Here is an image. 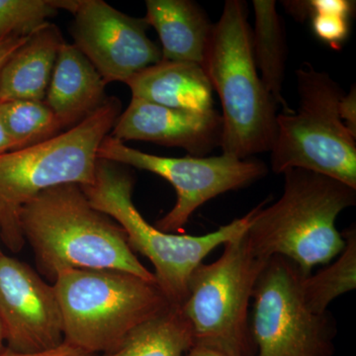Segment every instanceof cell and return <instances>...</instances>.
I'll use <instances>...</instances> for the list:
<instances>
[{
	"label": "cell",
	"instance_id": "cell-1",
	"mask_svg": "<svg viewBox=\"0 0 356 356\" xmlns=\"http://www.w3.org/2000/svg\"><path fill=\"white\" fill-rule=\"evenodd\" d=\"M20 225L39 273L51 282L67 269H108L156 283L120 225L96 210L79 185L42 192L21 210Z\"/></svg>",
	"mask_w": 356,
	"mask_h": 356
},
{
	"label": "cell",
	"instance_id": "cell-2",
	"mask_svg": "<svg viewBox=\"0 0 356 356\" xmlns=\"http://www.w3.org/2000/svg\"><path fill=\"white\" fill-rule=\"evenodd\" d=\"M284 191L277 201L257 206L245 236L255 254L282 257L304 277L318 264H329L346 240L336 222L356 203V189L318 173L291 168L283 173Z\"/></svg>",
	"mask_w": 356,
	"mask_h": 356
},
{
	"label": "cell",
	"instance_id": "cell-3",
	"mask_svg": "<svg viewBox=\"0 0 356 356\" xmlns=\"http://www.w3.org/2000/svg\"><path fill=\"white\" fill-rule=\"evenodd\" d=\"M202 67L221 99L222 154L245 159L270 152L278 107L257 72L245 2H225Z\"/></svg>",
	"mask_w": 356,
	"mask_h": 356
},
{
	"label": "cell",
	"instance_id": "cell-4",
	"mask_svg": "<svg viewBox=\"0 0 356 356\" xmlns=\"http://www.w3.org/2000/svg\"><path fill=\"white\" fill-rule=\"evenodd\" d=\"M122 103L108 97L69 130L31 147L0 154V232L11 252L25 245L22 208L42 192L64 184L86 186L95 179L97 152L120 116Z\"/></svg>",
	"mask_w": 356,
	"mask_h": 356
},
{
	"label": "cell",
	"instance_id": "cell-5",
	"mask_svg": "<svg viewBox=\"0 0 356 356\" xmlns=\"http://www.w3.org/2000/svg\"><path fill=\"white\" fill-rule=\"evenodd\" d=\"M81 187L96 210L120 225L134 254L152 262L159 290L170 305L177 307L186 299L194 269L215 248L245 234L257 210L206 235L168 234L147 222L134 205L133 177L117 163L98 159L95 182Z\"/></svg>",
	"mask_w": 356,
	"mask_h": 356
},
{
	"label": "cell",
	"instance_id": "cell-6",
	"mask_svg": "<svg viewBox=\"0 0 356 356\" xmlns=\"http://www.w3.org/2000/svg\"><path fill=\"white\" fill-rule=\"evenodd\" d=\"M64 341L91 355L112 353L168 306L156 285L123 271L67 269L54 281Z\"/></svg>",
	"mask_w": 356,
	"mask_h": 356
},
{
	"label": "cell",
	"instance_id": "cell-7",
	"mask_svg": "<svg viewBox=\"0 0 356 356\" xmlns=\"http://www.w3.org/2000/svg\"><path fill=\"white\" fill-rule=\"evenodd\" d=\"M298 111L277 114L270 149L273 172L301 168L356 189V137L339 116L346 93L330 74L305 64L296 70Z\"/></svg>",
	"mask_w": 356,
	"mask_h": 356
},
{
	"label": "cell",
	"instance_id": "cell-8",
	"mask_svg": "<svg viewBox=\"0 0 356 356\" xmlns=\"http://www.w3.org/2000/svg\"><path fill=\"white\" fill-rule=\"evenodd\" d=\"M266 261L254 254L245 233L225 243L216 261L194 269L180 307L191 325L194 346L229 356L254 355L248 307Z\"/></svg>",
	"mask_w": 356,
	"mask_h": 356
},
{
	"label": "cell",
	"instance_id": "cell-9",
	"mask_svg": "<svg viewBox=\"0 0 356 356\" xmlns=\"http://www.w3.org/2000/svg\"><path fill=\"white\" fill-rule=\"evenodd\" d=\"M303 277L287 259H267L252 292L254 356L334 355L336 323L329 312L320 315L307 306Z\"/></svg>",
	"mask_w": 356,
	"mask_h": 356
},
{
	"label": "cell",
	"instance_id": "cell-10",
	"mask_svg": "<svg viewBox=\"0 0 356 356\" xmlns=\"http://www.w3.org/2000/svg\"><path fill=\"white\" fill-rule=\"evenodd\" d=\"M97 156L154 173L172 185L177 202L154 226L168 234H184L191 215L211 199L250 186L267 175V166L257 159L225 154L210 158H165L133 149L110 135L103 140Z\"/></svg>",
	"mask_w": 356,
	"mask_h": 356
},
{
	"label": "cell",
	"instance_id": "cell-11",
	"mask_svg": "<svg viewBox=\"0 0 356 356\" xmlns=\"http://www.w3.org/2000/svg\"><path fill=\"white\" fill-rule=\"evenodd\" d=\"M72 14L74 44L105 83H125L161 62V50L147 36L149 26L145 18L129 16L102 0H79Z\"/></svg>",
	"mask_w": 356,
	"mask_h": 356
},
{
	"label": "cell",
	"instance_id": "cell-12",
	"mask_svg": "<svg viewBox=\"0 0 356 356\" xmlns=\"http://www.w3.org/2000/svg\"><path fill=\"white\" fill-rule=\"evenodd\" d=\"M0 322L7 348L20 353L51 350L64 343L57 293L25 262L0 255Z\"/></svg>",
	"mask_w": 356,
	"mask_h": 356
},
{
	"label": "cell",
	"instance_id": "cell-13",
	"mask_svg": "<svg viewBox=\"0 0 356 356\" xmlns=\"http://www.w3.org/2000/svg\"><path fill=\"white\" fill-rule=\"evenodd\" d=\"M222 132V116L215 109L170 108L132 97L110 136L123 143L142 140L179 147L196 158H203L221 146Z\"/></svg>",
	"mask_w": 356,
	"mask_h": 356
},
{
	"label": "cell",
	"instance_id": "cell-14",
	"mask_svg": "<svg viewBox=\"0 0 356 356\" xmlns=\"http://www.w3.org/2000/svg\"><path fill=\"white\" fill-rule=\"evenodd\" d=\"M102 76L74 44L60 47L44 103L65 128H72L106 102Z\"/></svg>",
	"mask_w": 356,
	"mask_h": 356
},
{
	"label": "cell",
	"instance_id": "cell-15",
	"mask_svg": "<svg viewBox=\"0 0 356 356\" xmlns=\"http://www.w3.org/2000/svg\"><path fill=\"white\" fill-rule=\"evenodd\" d=\"M145 20L158 32L161 60L202 67L213 25L191 0H147Z\"/></svg>",
	"mask_w": 356,
	"mask_h": 356
},
{
	"label": "cell",
	"instance_id": "cell-16",
	"mask_svg": "<svg viewBox=\"0 0 356 356\" xmlns=\"http://www.w3.org/2000/svg\"><path fill=\"white\" fill-rule=\"evenodd\" d=\"M132 97L170 108L209 111L213 88L205 70L193 63L163 60L126 81Z\"/></svg>",
	"mask_w": 356,
	"mask_h": 356
},
{
	"label": "cell",
	"instance_id": "cell-17",
	"mask_svg": "<svg viewBox=\"0 0 356 356\" xmlns=\"http://www.w3.org/2000/svg\"><path fill=\"white\" fill-rule=\"evenodd\" d=\"M64 43L60 29L50 22L33 33L0 70V103L44 102Z\"/></svg>",
	"mask_w": 356,
	"mask_h": 356
},
{
	"label": "cell",
	"instance_id": "cell-18",
	"mask_svg": "<svg viewBox=\"0 0 356 356\" xmlns=\"http://www.w3.org/2000/svg\"><path fill=\"white\" fill-rule=\"evenodd\" d=\"M254 29L252 50L261 79L274 102L282 107V113H293L283 96L285 76V37L281 20L273 0H254Z\"/></svg>",
	"mask_w": 356,
	"mask_h": 356
},
{
	"label": "cell",
	"instance_id": "cell-19",
	"mask_svg": "<svg viewBox=\"0 0 356 356\" xmlns=\"http://www.w3.org/2000/svg\"><path fill=\"white\" fill-rule=\"evenodd\" d=\"M193 346L191 325L181 308L170 305L136 327L117 350L102 356H184Z\"/></svg>",
	"mask_w": 356,
	"mask_h": 356
},
{
	"label": "cell",
	"instance_id": "cell-20",
	"mask_svg": "<svg viewBox=\"0 0 356 356\" xmlns=\"http://www.w3.org/2000/svg\"><path fill=\"white\" fill-rule=\"evenodd\" d=\"M343 234L346 245L336 261L302 278L304 301L314 313H327L330 304L341 295L356 288V229L351 226Z\"/></svg>",
	"mask_w": 356,
	"mask_h": 356
},
{
	"label": "cell",
	"instance_id": "cell-21",
	"mask_svg": "<svg viewBox=\"0 0 356 356\" xmlns=\"http://www.w3.org/2000/svg\"><path fill=\"white\" fill-rule=\"evenodd\" d=\"M0 119L17 149L51 139L65 129L44 102L13 100L0 103Z\"/></svg>",
	"mask_w": 356,
	"mask_h": 356
},
{
	"label": "cell",
	"instance_id": "cell-22",
	"mask_svg": "<svg viewBox=\"0 0 356 356\" xmlns=\"http://www.w3.org/2000/svg\"><path fill=\"white\" fill-rule=\"evenodd\" d=\"M60 10V0H0V40L31 36Z\"/></svg>",
	"mask_w": 356,
	"mask_h": 356
},
{
	"label": "cell",
	"instance_id": "cell-23",
	"mask_svg": "<svg viewBox=\"0 0 356 356\" xmlns=\"http://www.w3.org/2000/svg\"><path fill=\"white\" fill-rule=\"evenodd\" d=\"M309 13H314L313 28L323 41L337 48L348 34L346 16L351 4L343 0H316L306 2Z\"/></svg>",
	"mask_w": 356,
	"mask_h": 356
},
{
	"label": "cell",
	"instance_id": "cell-24",
	"mask_svg": "<svg viewBox=\"0 0 356 356\" xmlns=\"http://www.w3.org/2000/svg\"><path fill=\"white\" fill-rule=\"evenodd\" d=\"M0 356H96L91 353H86L81 348H77L72 344L65 343H60L57 348H51V350L41 351V353H20L4 348L0 353Z\"/></svg>",
	"mask_w": 356,
	"mask_h": 356
},
{
	"label": "cell",
	"instance_id": "cell-25",
	"mask_svg": "<svg viewBox=\"0 0 356 356\" xmlns=\"http://www.w3.org/2000/svg\"><path fill=\"white\" fill-rule=\"evenodd\" d=\"M339 116L346 127L356 137V90L351 88L348 95H344L339 103Z\"/></svg>",
	"mask_w": 356,
	"mask_h": 356
},
{
	"label": "cell",
	"instance_id": "cell-26",
	"mask_svg": "<svg viewBox=\"0 0 356 356\" xmlns=\"http://www.w3.org/2000/svg\"><path fill=\"white\" fill-rule=\"evenodd\" d=\"M28 38L29 37H23V38L13 37V38L0 40V70L9 58L27 41Z\"/></svg>",
	"mask_w": 356,
	"mask_h": 356
},
{
	"label": "cell",
	"instance_id": "cell-27",
	"mask_svg": "<svg viewBox=\"0 0 356 356\" xmlns=\"http://www.w3.org/2000/svg\"><path fill=\"white\" fill-rule=\"evenodd\" d=\"M15 149H17V147L11 136L7 132L3 122L0 119V154L15 151Z\"/></svg>",
	"mask_w": 356,
	"mask_h": 356
},
{
	"label": "cell",
	"instance_id": "cell-28",
	"mask_svg": "<svg viewBox=\"0 0 356 356\" xmlns=\"http://www.w3.org/2000/svg\"><path fill=\"white\" fill-rule=\"evenodd\" d=\"M184 356H229L212 348H204L200 346H193L187 351Z\"/></svg>",
	"mask_w": 356,
	"mask_h": 356
},
{
	"label": "cell",
	"instance_id": "cell-29",
	"mask_svg": "<svg viewBox=\"0 0 356 356\" xmlns=\"http://www.w3.org/2000/svg\"><path fill=\"white\" fill-rule=\"evenodd\" d=\"M4 341H6V339H4L3 327L0 322V353L6 348H4Z\"/></svg>",
	"mask_w": 356,
	"mask_h": 356
},
{
	"label": "cell",
	"instance_id": "cell-30",
	"mask_svg": "<svg viewBox=\"0 0 356 356\" xmlns=\"http://www.w3.org/2000/svg\"><path fill=\"white\" fill-rule=\"evenodd\" d=\"M0 241H1V232H0ZM2 254L1 250H0V255Z\"/></svg>",
	"mask_w": 356,
	"mask_h": 356
}]
</instances>
